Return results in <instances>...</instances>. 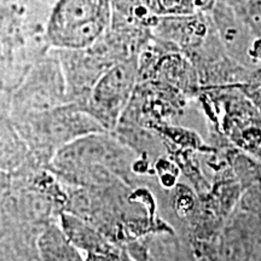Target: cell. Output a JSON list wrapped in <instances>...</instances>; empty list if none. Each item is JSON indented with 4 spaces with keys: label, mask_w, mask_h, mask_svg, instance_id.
<instances>
[{
    "label": "cell",
    "mask_w": 261,
    "mask_h": 261,
    "mask_svg": "<svg viewBox=\"0 0 261 261\" xmlns=\"http://www.w3.org/2000/svg\"><path fill=\"white\" fill-rule=\"evenodd\" d=\"M110 0H56L48 17L46 37L55 46L85 48L112 25Z\"/></svg>",
    "instance_id": "obj_1"
},
{
    "label": "cell",
    "mask_w": 261,
    "mask_h": 261,
    "mask_svg": "<svg viewBox=\"0 0 261 261\" xmlns=\"http://www.w3.org/2000/svg\"><path fill=\"white\" fill-rule=\"evenodd\" d=\"M210 11L212 22L227 51L236 57L252 58L257 39L226 0H217Z\"/></svg>",
    "instance_id": "obj_2"
},
{
    "label": "cell",
    "mask_w": 261,
    "mask_h": 261,
    "mask_svg": "<svg viewBox=\"0 0 261 261\" xmlns=\"http://www.w3.org/2000/svg\"><path fill=\"white\" fill-rule=\"evenodd\" d=\"M133 84V68L120 64L100 80L96 90V99L104 104H119L125 99Z\"/></svg>",
    "instance_id": "obj_3"
},
{
    "label": "cell",
    "mask_w": 261,
    "mask_h": 261,
    "mask_svg": "<svg viewBox=\"0 0 261 261\" xmlns=\"http://www.w3.org/2000/svg\"><path fill=\"white\" fill-rule=\"evenodd\" d=\"M159 16H188L211 10L217 0H158Z\"/></svg>",
    "instance_id": "obj_4"
},
{
    "label": "cell",
    "mask_w": 261,
    "mask_h": 261,
    "mask_svg": "<svg viewBox=\"0 0 261 261\" xmlns=\"http://www.w3.org/2000/svg\"><path fill=\"white\" fill-rule=\"evenodd\" d=\"M256 39H261V0H226Z\"/></svg>",
    "instance_id": "obj_5"
},
{
    "label": "cell",
    "mask_w": 261,
    "mask_h": 261,
    "mask_svg": "<svg viewBox=\"0 0 261 261\" xmlns=\"http://www.w3.org/2000/svg\"><path fill=\"white\" fill-rule=\"evenodd\" d=\"M174 207L179 214L184 215L187 214L192 207V200L191 196L185 189H180L177 191L174 198Z\"/></svg>",
    "instance_id": "obj_6"
}]
</instances>
